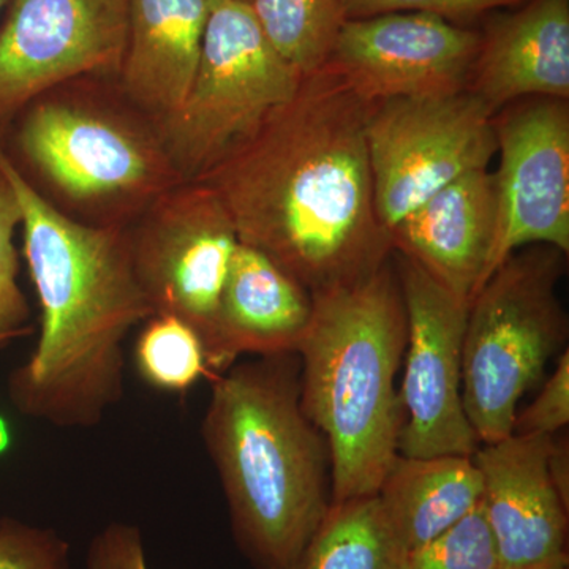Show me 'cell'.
<instances>
[{"label":"cell","mask_w":569,"mask_h":569,"mask_svg":"<svg viewBox=\"0 0 569 569\" xmlns=\"http://www.w3.org/2000/svg\"><path fill=\"white\" fill-rule=\"evenodd\" d=\"M523 2L527 0H339L346 21L389 13H429L462 26H473L493 11Z\"/></svg>","instance_id":"obj_26"},{"label":"cell","mask_w":569,"mask_h":569,"mask_svg":"<svg viewBox=\"0 0 569 569\" xmlns=\"http://www.w3.org/2000/svg\"><path fill=\"white\" fill-rule=\"evenodd\" d=\"M21 223V206L0 168V347L31 332V309L18 283L20 252L14 234Z\"/></svg>","instance_id":"obj_24"},{"label":"cell","mask_w":569,"mask_h":569,"mask_svg":"<svg viewBox=\"0 0 569 569\" xmlns=\"http://www.w3.org/2000/svg\"><path fill=\"white\" fill-rule=\"evenodd\" d=\"M0 21V138L37 97L81 78L118 80L127 0H6Z\"/></svg>","instance_id":"obj_11"},{"label":"cell","mask_w":569,"mask_h":569,"mask_svg":"<svg viewBox=\"0 0 569 569\" xmlns=\"http://www.w3.org/2000/svg\"><path fill=\"white\" fill-rule=\"evenodd\" d=\"M385 519L410 552L451 529L481 505L473 456H397L377 492Z\"/></svg>","instance_id":"obj_19"},{"label":"cell","mask_w":569,"mask_h":569,"mask_svg":"<svg viewBox=\"0 0 569 569\" xmlns=\"http://www.w3.org/2000/svg\"><path fill=\"white\" fill-rule=\"evenodd\" d=\"M0 146L41 197L99 227H129L183 182L157 123L111 78H81L37 97Z\"/></svg>","instance_id":"obj_5"},{"label":"cell","mask_w":569,"mask_h":569,"mask_svg":"<svg viewBox=\"0 0 569 569\" xmlns=\"http://www.w3.org/2000/svg\"><path fill=\"white\" fill-rule=\"evenodd\" d=\"M496 179L471 171L427 198L389 231L392 252L470 305L489 277L497 234Z\"/></svg>","instance_id":"obj_15"},{"label":"cell","mask_w":569,"mask_h":569,"mask_svg":"<svg viewBox=\"0 0 569 569\" xmlns=\"http://www.w3.org/2000/svg\"><path fill=\"white\" fill-rule=\"evenodd\" d=\"M407 312L399 383L400 456H473L479 441L463 407L468 302L417 263L392 252Z\"/></svg>","instance_id":"obj_10"},{"label":"cell","mask_w":569,"mask_h":569,"mask_svg":"<svg viewBox=\"0 0 569 569\" xmlns=\"http://www.w3.org/2000/svg\"><path fill=\"white\" fill-rule=\"evenodd\" d=\"M301 80L264 36L250 3L217 0L186 100L159 127L182 181H198L246 144Z\"/></svg>","instance_id":"obj_7"},{"label":"cell","mask_w":569,"mask_h":569,"mask_svg":"<svg viewBox=\"0 0 569 569\" xmlns=\"http://www.w3.org/2000/svg\"><path fill=\"white\" fill-rule=\"evenodd\" d=\"M217 0H127L129 28L118 84L157 127L192 84Z\"/></svg>","instance_id":"obj_18"},{"label":"cell","mask_w":569,"mask_h":569,"mask_svg":"<svg viewBox=\"0 0 569 569\" xmlns=\"http://www.w3.org/2000/svg\"><path fill=\"white\" fill-rule=\"evenodd\" d=\"M552 438L512 433L473 455L503 569H569V507L550 477Z\"/></svg>","instance_id":"obj_14"},{"label":"cell","mask_w":569,"mask_h":569,"mask_svg":"<svg viewBox=\"0 0 569 569\" xmlns=\"http://www.w3.org/2000/svg\"><path fill=\"white\" fill-rule=\"evenodd\" d=\"M130 253L153 316L181 318L211 348L231 261L241 244L219 194L181 182L127 227Z\"/></svg>","instance_id":"obj_9"},{"label":"cell","mask_w":569,"mask_h":569,"mask_svg":"<svg viewBox=\"0 0 569 569\" xmlns=\"http://www.w3.org/2000/svg\"><path fill=\"white\" fill-rule=\"evenodd\" d=\"M569 422V351L557 359L556 369L542 383L538 396L518 413L512 433L530 437H556Z\"/></svg>","instance_id":"obj_27"},{"label":"cell","mask_w":569,"mask_h":569,"mask_svg":"<svg viewBox=\"0 0 569 569\" xmlns=\"http://www.w3.org/2000/svg\"><path fill=\"white\" fill-rule=\"evenodd\" d=\"M493 112L468 91L376 103L366 127L373 203L389 231L427 198L497 153Z\"/></svg>","instance_id":"obj_8"},{"label":"cell","mask_w":569,"mask_h":569,"mask_svg":"<svg viewBox=\"0 0 569 569\" xmlns=\"http://www.w3.org/2000/svg\"><path fill=\"white\" fill-rule=\"evenodd\" d=\"M22 212V257L40 306L36 350L9 378L11 403L59 429H91L122 400L127 337L153 316L127 227L67 216L22 178L0 146Z\"/></svg>","instance_id":"obj_2"},{"label":"cell","mask_w":569,"mask_h":569,"mask_svg":"<svg viewBox=\"0 0 569 569\" xmlns=\"http://www.w3.org/2000/svg\"><path fill=\"white\" fill-rule=\"evenodd\" d=\"M244 2L250 3V2H252V0H244Z\"/></svg>","instance_id":"obj_32"},{"label":"cell","mask_w":569,"mask_h":569,"mask_svg":"<svg viewBox=\"0 0 569 569\" xmlns=\"http://www.w3.org/2000/svg\"><path fill=\"white\" fill-rule=\"evenodd\" d=\"M3 6H6V0H0V11L3 10Z\"/></svg>","instance_id":"obj_31"},{"label":"cell","mask_w":569,"mask_h":569,"mask_svg":"<svg viewBox=\"0 0 569 569\" xmlns=\"http://www.w3.org/2000/svg\"><path fill=\"white\" fill-rule=\"evenodd\" d=\"M230 515L253 569H290L332 503L331 455L301 407V359L252 356L211 378L201 422Z\"/></svg>","instance_id":"obj_3"},{"label":"cell","mask_w":569,"mask_h":569,"mask_svg":"<svg viewBox=\"0 0 569 569\" xmlns=\"http://www.w3.org/2000/svg\"><path fill=\"white\" fill-rule=\"evenodd\" d=\"M568 254L550 246L519 249L468 305L463 407L479 445L512 436L519 402L568 348L559 296Z\"/></svg>","instance_id":"obj_6"},{"label":"cell","mask_w":569,"mask_h":569,"mask_svg":"<svg viewBox=\"0 0 569 569\" xmlns=\"http://www.w3.org/2000/svg\"><path fill=\"white\" fill-rule=\"evenodd\" d=\"M313 316V296L260 250L239 244L208 351L212 377L239 356L299 353Z\"/></svg>","instance_id":"obj_17"},{"label":"cell","mask_w":569,"mask_h":569,"mask_svg":"<svg viewBox=\"0 0 569 569\" xmlns=\"http://www.w3.org/2000/svg\"><path fill=\"white\" fill-rule=\"evenodd\" d=\"M549 471L561 500L569 507V451L568 440L552 438L549 449Z\"/></svg>","instance_id":"obj_29"},{"label":"cell","mask_w":569,"mask_h":569,"mask_svg":"<svg viewBox=\"0 0 569 569\" xmlns=\"http://www.w3.org/2000/svg\"><path fill=\"white\" fill-rule=\"evenodd\" d=\"M407 346L402 287L389 258L350 287L313 295L301 407L331 455L332 501L377 496L399 456V378Z\"/></svg>","instance_id":"obj_4"},{"label":"cell","mask_w":569,"mask_h":569,"mask_svg":"<svg viewBox=\"0 0 569 569\" xmlns=\"http://www.w3.org/2000/svg\"><path fill=\"white\" fill-rule=\"evenodd\" d=\"M481 33L429 13L347 20L328 62L366 102L467 91Z\"/></svg>","instance_id":"obj_13"},{"label":"cell","mask_w":569,"mask_h":569,"mask_svg":"<svg viewBox=\"0 0 569 569\" xmlns=\"http://www.w3.org/2000/svg\"><path fill=\"white\" fill-rule=\"evenodd\" d=\"M70 550L56 530L0 519V569H71Z\"/></svg>","instance_id":"obj_25"},{"label":"cell","mask_w":569,"mask_h":569,"mask_svg":"<svg viewBox=\"0 0 569 569\" xmlns=\"http://www.w3.org/2000/svg\"><path fill=\"white\" fill-rule=\"evenodd\" d=\"M492 126L500 164L489 277L523 247L569 253V100H516L493 114Z\"/></svg>","instance_id":"obj_12"},{"label":"cell","mask_w":569,"mask_h":569,"mask_svg":"<svg viewBox=\"0 0 569 569\" xmlns=\"http://www.w3.org/2000/svg\"><path fill=\"white\" fill-rule=\"evenodd\" d=\"M467 91L490 111L527 97L569 100V0H527L493 11Z\"/></svg>","instance_id":"obj_16"},{"label":"cell","mask_w":569,"mask_h":569,"mask_svg":"<svg viewBox=\"0 0 569 569\" xmlns=\"http://www.w3.org/2000/svg\"><path fill=\"white\" fill-rule=\"evenodd\" d=\"M86 569H149L141 530L132 523H108L89 545Z\"/></svg>","instance_id":"obj_28"},{"label":"cell","mask_w":569,"mask_h":569,"mask_svg":"<svg viewBox=\"0 0 569 569\" xmlns=\"http://www.w3.org/2000/svg\"><path fill=\"white\" fill-rule=\"evenodd\" d=\"M250 7L272 47L302 77L328 62L346 22L339 0H252Z\"/></svg>","instance_id":"obj_21"},{"label":"cell","mask_w":569,"mask_h":569,"mask_svg":"<svg viewBox=\"0 0 569 569\" xmlns=\"http://www.w3.org/2000/svg\"><path fill=\"white\" fill-rule=\"evenodd\" d=\"M372 107L325 63L246 144L194 181L219 194L242 244L312 296L361 282L392 254L373 203Z\"/></svg>","instance_id":"obj_1"},{"label":"cell","mask_w":569,"mask_h":569,"mask_svg":"<svg viewBox=\"0 0 569 569\" xmlns=\"http://www.w3.org/2000/svg\"><path fill=\"white\" fill-rule=\"evenodd\" d=\"M290 569H408V550L391 530L377 496L332 501Z\"/></svg>","instance_id":"obj_20"},{"label":"cell","mask_w":569,"mask_h":569,"mask_svg":"<svg viewBox=\"0 0 569 569\" xmlns=\"http://www.w3.org/2000/svg\"><path fill=\"white\" fill-rule=\"evenodd\" d=\"M133 362L146 385L167 395H187L203 378H212L203 339L173 316L156 313L142 323Z\"/></svg>","instance_id":"obj_22"},{"label":"cell","mask_w":569,"mask_h":569,"mask_svg":"<svg viewBox=\"0 0 569 569\" xmlns=\"http://www.w3.org/2000/svg\"><path fill=\"white\" fill-rule=\"evenodd\" d=\"M10 447V432L6 419L0 417V455L6 452Z\"/></svg>","instance_id":"obj_30"},{"label":"cell","mask_w":569,"mask_h":569,"mask_svg":"<svg viewBox=\"0 0 569 569\" xmlns=\"http://www.w3.org/2000/svg\"><path fill=\"white\" fill-rule=\"evenodd\" d=\"M408 569H503L481 505L432 541L410 550Z\"/></svg>","instance_id":"obj_23"}]
</instances>
